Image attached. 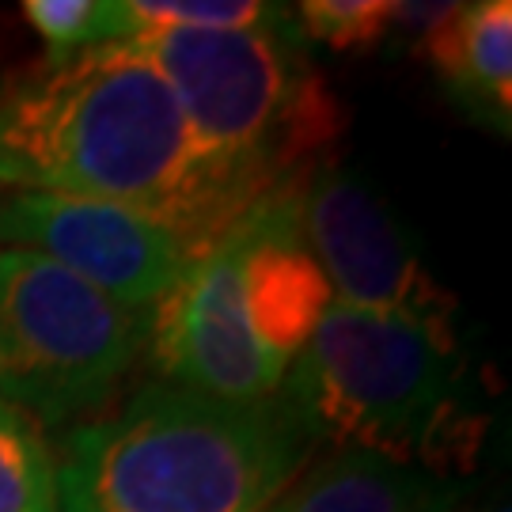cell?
Listing matches in <instances>:
<instances>
[{"label":"cell","mask_w":512,"mask_h":512,"mask_svg":"<svg viewBox=\"0 0 512 512\" xmlns=\"http://www.w3.org/2000/svg\"><path fill=\"white\" fill-rule=\"evenodd\" d=\"M0 186L126 205L194 251L274 194L198 141L129 38L50 65L0 103Z\"/></svg>","instance_id":"1"},{"label":"cell","mask_w":512,"mask_h":512,"mask_svg":"<svg viewBox=\"0 0 512 512\" xmlns=\"http://www.w3.org/2000/svg\"><path fill=\"white\" fill-rule=\"evenodd\" d=\"M311 448L285 399L224 403L152 384L122 414L69 433L61 512H266Z\"/></svg>","instance_id":"2"},{"label":"cell","mask_w":512,"mask_h":512,"mask_svg":"<svg viewBox=\"0 0 512 512\" xmlns=\"http://www.w3.org/2000/svg\"><path fill=\"white\" fill-rule=\"evenodd\" d=\"M463 353L452 319L380 315L330 304L293 361L285 403L311 440L425 463L429 475L471 463L475 421L459 403Z\"/></svg>","instance_id":"3"},{"label":"cell","mask_w":512,"mask_h":512,"mask_svg":"<svg viewBox=\"0 0 512 512\" xmlns=\"http://www.w3.org/2000/svg\"><path fill=\"white\" fill-rule=\"evenodd\" d=\"M129 42L171 84L198 141L262 190L304 183L346 133V107L285 8L247 31H141Z\"/></svg>","instance_id":"4"},{"label":"cell","mask_w":512,"mask_h":512,"mask_svg":"<svg viewBox=\"0 0 512 512\" xmlns=\"http://www.w3.org/2000/svg\"><path fill=\"white\" fill-rule=\"evenodd\" d=\"M148 315L54 258L0 247V399L54 425L103 406L145 353Z\"/></svg>","instance_id":"5"},{"label":"cell","mask_w":512,"mask_h":512,"mask_svg":"<svg viewBox=\"0 0 512 512\" xmlns=\"http://www.w3.org/2000/svg\"><path fill=\"white\" fill-rule=\"evenodd\" d=\"M148 357L171 387L224 403L274 399L285 368L258 346L243 308L236 224L190 258L148 315Z\"/></svg>","instance_id":"6"},{"label":"cell","mask_w":512,"mask_h":512,"mask_svg":"<svg viewBox=\"0 0 512 512\" xmlns=\"http://www.w3.org/2000/svg\"><path fill=\"white\" fill-rule=\"evenodd\" d=\"M0 243L38 251L114 304L152 311L198 255L137 209L95 198L12 190L0 198Z\"/></svg>","instance_id":"7"},{"label":"cell","mask_w":512,"mask_h":512,"mask_svg":"<svg viewBox=\"0 0 512 512\" xmlns=\"http://www.w3.org/2000/svg\"><path fill=\"white\" fill-rule=\"evenodd\" d=\"M300 228L338 304L380 315L448 319L452 300L421 270L403 228L357 179L334 164L300 186Z\"/></svg>","instance_id":"8"},{"label":"cell","mask_w":512,"mask_h":512,"mask_svg":"<svg viewBox=\"0 0 512 512\" xmlns=\"http://www.w3.org/2000/svg\"><path fill=\"white\" fill-rule=\"evenodd\" d=\"M300 186L304 183L281 186L236 220L247 323L258 346L281 368L304 353L334 304L327 274L300 228Z\"/></svg>","instance_id":"9"},{"label":"cell","mask_w":512,"mask_h":512,"mask_svg":"<svg viewBox=\"0 0 512 512\" xmlns=\"http://www.w3.org/2000/svg\"><path fill=\"white\" fill-rule=\"evenodd\" d=\"M418 54L467 107L490 110L501 129L512 114V4H448L444 16L418 35Z\"/></svg>","instance_id":"10"},{"label":"cell","mask_w":512,"mask_h":512,"mask_svg":"<svg viewBox=\"0 0 512 512\" xmlns=\"http://www.w3.org/2000/svg\"><path fill=\"white\" fill-rule=\"evenodd\" d=\"M456 509V486L376 452L342 448L311 467L266 512H440Z\"/></svg>","instance_id":"11"},{"label":"cell","mask_w":512,"mask_h":512,"mask_svg":"<svg viewBox=\"0 0 512 512\" xmlns=\"http://www.w3.org/2000/svg\"><path fill=\"white\" fill-rule=\"evenodd\" d=\"M0 512H61L57 459L35 418L0 399Z\"/></svg>","instance_id":"12"},{"label":"cell","mask_w":512,"mask_h":512,"mask_svg":"<svg viewBox=\"0 0 512 512\" xmlns=\"http://www.w3.org/2000/svg\"><path fill=\"white\" fill-rule=\"evenodd\" d=\"M23 16L50 46V65H65L95 46L126 42L118 0H27Z\"/></svg>","instance_id":"13"},{"label":"cell","mask_w":512,"mask_h":512,"mask_svg":"<svg viewBox=\"0 0 512 512\" xmlns=\"http://www.w3.org/2000/svg\"><path fill=\"white\" fill-rule=\"evenodd\" d=\"M129 38L141 31H247L274 16L255 0H118Z\"/></svg>","instance_id":"14"},{"label":"cell","mask_w":512,"mask_h":512,"mask_svg":"<svg viewBox=\"0 0 512 512\" xmlns=\"http://www.w3.org/2000/svg\"><path fill=\"white\" fill-rule=\"evenodd\" d=\"M296 27L304 42H323L330 50H372L395 31L391 0H308L296 8Z\"/></svg>","instance_id":"15"},{"label":"cell","mask_w":512,"mask_h":512,"mask_svg":"<svg viewBox=\"0 0 512 512\" xmlns=\"http://www.w3.org/2000/svg\"><path fill=\"white\" fill-rule=\"evenodd\" d=\"M486 512H512L509 505H494V509H486Z\"/></svg>","instance_id":"16"},{"label":"cell","mask_w":512,"mask_h":512,"mask_svg":"<svg viewBox=\"0 0 512 512\" xmlns=\"http://www.w3.org/2000/svg\"><path fill=\"white\" fill-rule=\"evenodd\" d=\"M440 512H452V509H440Z\"/></svg>","instance_id":"17"}]
</instances>
